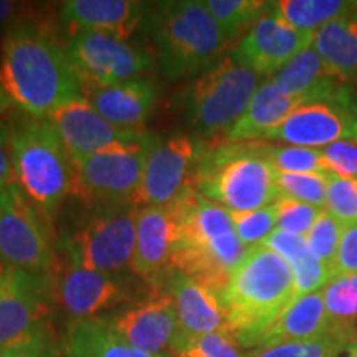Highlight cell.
Segmentation results:
<instances>
[{
	"instance_id": "obj_1",
	"label": "cell",
	"mask_w": 357,
	"mask_h": 357,
	"mask_svg": "<svg viewBox=\"0 0 357 357\" xmlns=\"http://www.w3.org/2000/svg\"><path fill=\"white\" fill-rule=\"evenodd\" d=\"M83 96L82 84L55 35L25 19L0 43V109L15 106L33 119H50L58 108Z\"/></svg>"
},
{
	"instance_id": "obj_2",
	"label": "cell",
	"mask_w": 357,
	"mask_h": 357,
	"mask_svg": "<svg viewBox=\"0 0 357 357\" xmlns=\"http://www.w3.org/2000/svg\"><path fill=\"white\" fill-rule=\"evenodd\" d=\"M181 211L177 242L169 270L222 293L247 252L231 223L230 211L200 195L194 185L174 200Z\"/></svg>"
},
{
	"instance_id": "obj_3",
	"label": "cell",
	"mask_w": 357,
	"mask_h": 357,
	"mask_svg": "<svg viewBox=\"0 0 357 357\" xmlns=\"http://www.w3.org/2000/svg\"><path fill=\"white\" fill-rule=\"evenodd\" d=\"M293 300L294 278L288 261L265 245L247 248L223 291L230 333L242 347H257Z\"/></svg>"
},
{
	"instance_id": "obj_4",
	"label": "cell",
	"mask_w": 357,
	"mask_h": 357,
	"mask_svg": "<svg viewBox=\"0 0 357 357\" xmlns=\"http://www.w3.org/2000/svg\"><path fill=\"white\" fill-rule=\"evenodd\" d=\"M278 171L265 155V142H229L207 149L199 159L192 185L227 211L247 212L280 199Z\"/></svg>"
},
{
	"instance_id": "obj_5",
	"label": "cell",
	"mask_w": 357,
	"mask_h": 357,
	"mask_svg": "<svg viewBox=\"0 0 357 357\" xmlns=\"http://www.w3.org/2000/svg\"><path fill=\"white\" fill-rule=\"evenodd\" d=\"M151 26L160 68L169 79L205 73L230 45L205 2L197 0L159 3Z\"/></svg>"
},
{
	"instance_id": "obj_6",
	"label": "cell",
	"mask_w": 357,
	"mask_h": 357,
	"mask_svg": "<svg viewBox=\"0 0 357 357\" xmlns=\"http://www.w3.org/2000/svg\"><path fill=\"white\" fill-rule=\"evenodd\" d=\"M13 178L45 220L73 192V164L50 119L26 116L12 126Z\"/></svg>"
},
{
	"instance_id": "obj_7",
	"label": "cell",
	"mask_w": 357,
	"mask_h": 357,
	"mask_svg": "<svg viewBox=\"0 0 357 357\" xmlns=\"http://www.w3.org/2000/svg\"><path fill=\"white\" fill-rule=\"evenodd\" d=\"M159 137L144 132L136 141L111 146L100 153L71 159L73 192L91 208L100 205L136 204L146 160Z\"/></svg>"
},
{
	"instance_id": "obj_8",
	"label": "cell",
	"mask_w": 357,
	"mask_h": 357,
	"mask_svg": "<svg viewBox=\"0 0 357 357\" xmlns=\"http://www.w3.org/2000/svg\"><path fill=\"white\" fill-rule=\"evenodd\" d=\"M260 78L231 56L222 58L200 75L187 91V119L205 134H227L247 111L260 88Z\"/></svg>"
},
{
	"instance_id": "obj_9",
	"label": "cell",
	"mask_w": 357,
	"mask_h": 357,
	"mask_svg": "<svg viewBox=\"0 0 357 357\" xmlns=\"http://www.w3.org/2000/svg\"><path fill=\"white\" fill-rule=\"evenodd\" d=\"M139 208L132 204L93 208L88 220L63 242L66 258L89 270L119 276L131 266Z\"/></svg>"
},
{
	"instance_id": "obj_10",
	"label": "cell",
	"mask_w": 357,
	"mask_h": 357,
	"mask_svg": "<svg viewBox=\"0 0 357 357\" xmlns=\"http://www.w3.org/2000/svg\"><path fill=\"white\" fill-rule=\"evenodd\" d=\"M0 255L29 273L52 275L55 266L47 220L15 181L0 194Z\"/></svg>"
},
{
	"instance_id": "obj_11",
	"label": "cell",
	"mask_w": 357,
	"mask_h": 357,
	"mask_svg": "<svg viewBox=\"0 0 357 357\" xmlns=\"http://www.w3.org/2000/svg\"><path fill=\"white\" fill-rule=\"evenodd\" d=\"M66 53L82 84V93L131 82L153 66L149 53L105 33H79L68 38Z\"/></svg>"
},
{
	"instance_id": "obj_12",
	"label": "cell",
	"mask_w": 357,
	"mask_h": 357,
	"mask_svg": "<svg viewBox=\"0 0 357 357\" xmlns=\"http://www.w3.org/2000/svg\"><path fill=\"white\" fill-rule=\"evenodd\" d=\"M342 139L357 141V101L347 88L328 100L301 105L265 141L323 149Z\"/></svg>"
},
{
	"instance_id": "obj_13",
	"label": "cell",
	"mask_w": 357,
	"mask_h": 357,
	"mask_svg": "<svg viewBox=\"0 0 357 357\" xmlns=\"http://www.w3.org/2000/svg\"><path fill=\"white\" fill-rule=\"evenodd\" d=\"M207 149L202 141L192 139L184 134H177L166 141L159 139L146 160L136 197L137 207L174 202L192 185L195 166Z\"/></svg>"
},
{
	"instance_id": "obj_14",
	"label": "cell",
	"mask_w": 357,
	"mask_h": 357,
	"mask_svg": "<svg viewBox=\"0 0 357 357\" xmlns=\"http://www.w3.org/2000/svg\"><path fill=\"white\" fill-rule=\"evenodd\" d=\"M52 293L50 275L13 268L0 281V349L45 331Z\"/></svg>"
},
{
	"instance_id": "obj_15",
	"label": "cell",
	"mask_w": 357,
	"mask_h": 357,
	"mask_svg": "<svg viewBox=\"0 0 357 357\" xmlns=\"http://www.w3.org/2000/svg\"><path fill=\"white\" fill-rule=\"evenodd\" d=\"M106 319L134 349L151 356H172L178 339V319L169 289H158L146 301L106 316Z\"/></svg>"
},
{
	"instance_id": "obj_16",
	"label": "cell",
	"mask_w": 357,
	"mask_h": 357,
	"mask_svg": "<svg viewBox=\"0 0 357 357\" xmlns=\"http://www.w3.org/2000/svg\"><path fill=\"white\" fill-rule=\"evenodd\" d=\"M312 42L314 33L294 29L266 10L236 43L230 56L258 77H273Z\"/></svg>"
},
{
	"instance_id": "obj_17",
	"label": "cell",
	"mask_w": 357,
	"mask_h": 357,
	"mask_svg": "<svg viewBox=\"0 0 357 357\" xmlns=\"http://www.w3.org/2000/svg\"><path fill=\"white\" fill-rule=\"evenodd\" d=\"M71 159L84 158L111 146L136 141L144 131L114 126L105 119L84 96L75 98L58 108L50 118Z\"/></svg>"
},
{
	"instance_id": "obj_18",
	"label": "cell",
	"mask_w": 357,
	"mask_h": 357,
	"mask_svg": "<svg viewBox=\"0 0 357 357\" xmlns=\"http://www.w3.org/2000/svg\"><path fill=\"white\" fill-rule=\"evenodd\" d=\"M181 211L176 202L146 205L137 213L136 248L131 260L132 273L153 283L166 280V270L178 236Z\"/></svg>"
},
{
	"instance_id": "obj_19",
	"label": "cell",
	"mask_w": 357,
	"mask_h": 357,
	"mask_svg": "<svg viewBox=\"0 0 357 357\" xmlns=\"http://www.w3.org/2000/svg\"><path fill=\"white\" fill-rule=\"evenodd\" d=\"M53 291L71 321L95 318L128 300L126 284L118 275L89 270L71 260L53 284Z\"/></svg>"
},
{
	"instance_id": "obj_20",
	"label": "cell",
	"mask_w": 357,
	"mask_h": 357,
	"mask_svg": "<svg viewBox=\"0 0 357 357\" xmlns=\"http://www.w3.org/2000/svg\"><path fill=\"white\" fill-rule=\"evenodd\" d=\"M169 293L176 303L178 342L217 331H230L223 294L177 271L166 276ZM174 346V347H176Z\"/></svg>"
},
{
	"instance_id": "obj_21",
	"label": "cell",
	"mask_w": 357,
	"mask_h": 357,
	"mask_svg": "<svg viewBox=\"0 0 357 357\" xmlns=\"http://www.w3.org/2000/svg\"><path fill=\"white\" fill-rule=\"evenodd\" d=\"M144 3L132 0H68L61 6V22L68 37L105 33L126 40L141 24Z\"/></svg>"
},
{
	"instance_id": "obj_22",
	"label": "cell",
	"mask_w": 357,
	"mask_h": 357,
	"mask_svg": "<svg viewBox=\"0 0 357 357\" xmlns=\"http://www.w3.org/2000/svg\"><path fill=\"white\" fill-rule=\"evenodd\" d=\"M83 96L114 126L142 131L159 100V88L153 79L136 78L105 88L84 89Z\"/></svg>"
},
{
	"instance_id": "obj_23",
	"label": "cell",
	"mask_w": 357,
	"mask_h": 357,
	"mask_svg": "<svg viewBox=\"0 0 357 357\" xmlns=\"http://www.w3.org/2000/svg\"><path fill=\"white\" fill-rule=\"evenodd\" d=\"M305 102L301 98L283 93L271 79H268L257 89L242 118L225 134L227 141H265L268 134L275 131L294 109Z\"/></svg>"
},
{
	"instance_id": "obj_24",
	"label": "cell",
	"mask_w": 357,
	"mask_h": 357,
	"mask_svg": "<svg viewBox=\"0 0 357 357\" xmlns=\"http://www.w3.org/2000/svg\"><path fill=\"white\" fill-rule=\"evenodd\" d=\"M333 328L326 311L323 291L298 298L287 311L263 333L257 347H266L283 342L311 341L328 334ZM255 347V349H257Z\"/></svg>"
},
{
	"instance_id": "obj_25",
	"label": "cell",
	"mask_w": 357,
	"mask_h": 357,
	"mask_svg": "<svg viewBox=\"0 0 357 357\" xmlns=\"http://www.w3.org/2000/svg\"><path fill=\"white\" fill-rule=\"evenodd\" d=\"M270 79L283 93L301 98L306 102L328 100L346 88L341 84V79H337L326 68L323 58L312 45L294 56L284 68H281Z\"/></svg>"
},
{
	"instance_id": "obj_26",
	"label": "cell",
	"mask_w": 357,
	"mask_h": 357,
	"mask_svg": "<svg viewBox=\"0 0 357 357\" xmlns=\"http://www.w3.org/2000/svg\"><path fill=\"white\" fill-rule=\"evenodd\" d=\"M61 357H172L151 356L134 349L111 328L106 316L70 321Z\"/></svg>"
},
{
	"instance_id": "obj_27",
	"label": "cell",
	"mask_w": 357,
	"mask_h": 357,
	"mask_svg": "<svg viewBox=\"0 0 357 357\" xmlns=\"http://www.w3.org/2000/svg\"><path fill=\"white\" fill-rule=\"evenodd\" d=\"M261 245L283 257L291 266L294 300L306 294L323 291L326 284L331 281V271L311 252L306 236L275 230Z\"/></svg>"
},
{
	"instance_id": "obj_28",
	"label": "cell",
	"mask_w": 357,
	"mask_h": 357,
	"mask_svg": "<svg viewBox=\"0 0 357 357\" xmlns=\"http://www.w3.org/2000/svg\"><path fill=\"white\" fill-rule=\"evenodd\" d=\"M312 47L341 82L357 79V15L336 19L314 33Z\"/></svg>"
},
{
	"instance_id": "obj_29",
	"label": "cell",
	"mask_w": 357,
	"mask_h": 357,
	"mask_svg": "<svg viewBox=\"0 0 357 357\" xmlns=\"http://www.w3.org/2000/svg\"><path fill=\"white\" fill-rule=\"evenodd\" d=\"M268 12L294 29L316 33L336 19L357 15V2L346 0H278L268 2Z\"/></svg>"
},
{
	"instance_id": "obj_30",
	"label": "cell",
	"mask_w": 357,
	"mask_h": 357,
	"mask_svg": "<svg viewBox=\"0 0 357 357\" xmlns=\"http://www.w3.org/2000/svg\"><path fill=\"white\" fill-rule=\"evenodd\" d=\"M354 339H357L356 329H331L324 336L311 341L257 347L245 357H337Z\"/></svg>"
},
{
	"instance_id": "obj_31",
	"label": "cell",
	"mask_w": 357,
	"mask_h": 357,
	"mask_svg": "<svg viewBox=\"0 0 357 357\" xmlns=\"http://www.w3.org/2000/svg\"><path fill=\"white\" fill-rule=\"evenodd\" d=\"M205 7L220 25L223 33L234 42L236 37L247 33L268 10L263 0H205Z\"/></svg>"
},
{
	"instance_id": "obj_32",
	"label": "cell",
	"mask_w": 357,
	"mask_h": 357,
	"mask_svg": "<svg viewBox=\"0 0 357 357\" xmlns=\"http://www.w3.org/2000/svg\"><path fill=\"white\" fill-rule=\"evenodd\" d=\"M326 311L336 329H356L357 275L331 280L323 289Z\"/></svg>"
},
{
	"instance_id": "obj_33",
	"label": "cell",
	"mask_w": 357,
	"mask_h": 357,
	"mask_svg": "<svg viewBox=\"0 0 357 357\" xmlns=\"http://www.w3.org/2000/svg\"><path fill=\"white\" fill-rule=\"evenodd\" d=\"M265 155L273 164L278 172L289 174H307L329 172L328 162H326L323 151L314 147H300V146H278L265 142Z\"/></svg>"
},
{
	"instance_id": "obj_34",
	"label": "cell",
	"mask_w": 357,
	"mask_h": 357,
	"mask_svg": "<svg viewBox=\"0 0 357 357\" xmlns=\"http://www.w3.org/2000/svg\"><path fill=\"white\" fill-rule=\"evenodd\" d=\"M280 189V197H289L300 202L326 207V192H328V172H307V174H289L278 172L276 177Z\"/></svg>"
},
{
	"instance_id": "obj_35",
	"label": "cell",
	"mask_w": 357,
	"mask_h": 357,
	"mask_svg": "<svg viewBox=\"0 0 357 357\" xmlns=\"http://www.w3.org/2000/svg\"><path fill=\"white\" fill-rule=\"evenodd\" d=\"M235 234L245 248L257 247L276 230V207L275 204L257 211L235 212L230 211Z\"/></svg>"
},
{
	"instance_id": "obj_36",
	"label": "cell",
	"mask_w": 357,
	"mask_h": 357,
	"mask_svg": "<svg viewBox=\"0 0 357 357\" xmlns=\"http://www.w3.org/2000/svg\"><path fill=\"white\" fill-rule=\"evenodd\" d=\"M172 357H245V354L234 334L217 331L178 342Z\"/></svg>"
},
{
	"instance_id": "obj_37",
	"label": "cell",
	"mask_w": 357,
	"mask_h": 357,
	"mask_svg": "<svg viewBox=\"0 0 357 357\" xmlns=\"http://www.w3.org/2000/svg\"><path fill=\"white\" fill-rule=\"evenodd\" d=\"M331 215L342 225L357 223V181L328 172V192L326 207Z\"/></svg>"
},
{
	"instance_id": "obj_38",
	"label": "cell",
	"mask_w": 357,
	"mask_h": 357,
	"mask_svg": "<svg viewBox=\"0 0 357 357\" xmlns=\"http://www.w3.org/2000/svg\"><path fill=\"white\" fill-rule=\"evenodd\" d=\"M342 229L344 225L341 222H337L328 211H323L314 225L311 227L310 234L306 235L311 252L329 271L333 270L334 260H336Z\"/></svg>"
},
{
	"instance_id": "obj_39",
	"label": "cell",
	"mask_w": 357,
	"mask_h": 357,
	"mask_svg": "<svg viewBox=\"0 0 357 357\" xmlns=\"http://www.w3.org/2000/svg\"><path fill=\"white\" fill-rule=\"evenodd\" d=\"M276 207V230L291 235L306 236L311 227L318 220L324 208L300 202L289 197H280L275 202Z\"/></svg>"
},
{
	"instance_id": "obj_40",
	"label": "cell",
	"mask_w": 357,
	"mask_h": 357,
	"mask_svg": "<svg viewBox=\"0 0 357 357\" xmlns=\"http://www.w3.org/2000/svg\"><path fill=\"white\" fill-rule=\"evenodd\" d=\"M323 155L329 172L357 181V141L342 139L323 147Z\"/></svg>"
},
{
	"instance_id": "obj_41",
	"label": "cell",
	"mask_w": 357,
	"mask_h": 357,
	"mask_svg": "<svg viewBox=\"0 0 357 357\" xmlns=\"http://www.w3.org/2000/svg\"><path fill=\"white\" fill-rule=\"evenodd\" d=\"M357 275V223L342 229L337 255L331 270V280Z\"/></svg>"
},
{
	"instance_id": "obj_42",
	"label": "cell",
	"mask_w": 357,
	"mask_h": 357,
	"mask_svg": "<svg viewBox=\"0 0 357 357\" xmlns=\"http://www.w3.org/2000/svg\"><path fill=\"white\" fill-rule=\"evenodd\" d=\"M48 344L50 341L47 337V331H43L3 347L0 349V357H45Z\"/></svg>"
},
{
	"instance_id": "obj_43",
	"label": "cell",
	"mask_w": 357,
	"mask_h": 357,
	"mask_svg": "<svg viewBox=\"0 0 357 357\" xmlns=\"http://www.w3.org/2000/svg\"><path fill=\"white\" fill-rule=\"evenodd\" d=\"M13 181L15 178L12 167V128L0 118V194Z\"/></svg>"
},
{
	"instance_id": "obj_44",
	"label": "cell",
	"mask_w": 357,
	"mask_h": 357,
	"mask_svg": "<svg viewBox=\"0 0 357 357\" xmlns=\"http://www.w3.org/2000/svg\"><path fill=\"white\" fill-rule=\"evenodd\" d=\"M26 10H29V7H25L24 3L0 0V37L3 38L8 30L20 24L22 20L29 19L25 13Z\"/></svg>"
},
{
	"instance_id": "obj_45",
	"label": "cell",
	"mask_w": 357,
	"mask_h": 357,
	"mask_svg": "<svg viewBox=\"0 0 357 357\" xmlns=\"http://www.w3.org/2000/svg\"><path fill=\"white\" fill-rule=\"evenodd\" d=\"M337 357H357V339H354V341L349 342V344L346 346V349L342 351Z\"/></svg>"
},
{
	"instance_id": "obj_46",
	"label": "cell",
	"mask_w": 357,
	"mask_h": 357,
	"mask_svg": "<svg viewBox=\"0 0 357 357\" xmlns=\"http://www.w3.org/2000/svg\"><path fill=\"white\" fill-rule=\"evenodd\" d=\"M12 270H13V266L8 265V263L2 258V255H0V281H2L3 278H7V276L12 273Z\"/></svg>"
},
{
	"instance_id": "obj_47",
	"label": "cell",
	"mask_w": 357,
	"mask_h": 357,
	"mask_svg": "<svg viewBox=\"0 0 357 357\" xmlns=\"http://www.w3.org/2000/svg\"><path fill=\"white\" fill-rule=\"evenodd\" d=\"M45 357H58L55 347H53L52 344H48L47 347V352H45Z\"/></svg>"
}]
</instances>
